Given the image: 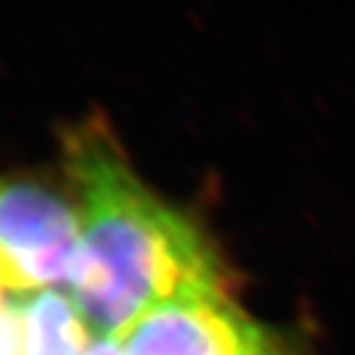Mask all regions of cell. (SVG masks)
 <instances>
[{"instance_id": "8992f818", "label": "cell", "mask_w": 355, "mask_h": 355, "mask_svg": "<svg viewBox=\"0 0 355 355\" xmlns=\"http://www.w3.org/2000/svg\"><path fill=\"white\" fill-rule=\"evenodd\" d=\"M86 355H124L118 336H96Z\"/></svg>"}, {"instance_id": "277c9868", "label": "cell", "mask_w": 355, "mask_h": 355, "mask_svg": "<svg viewBox=\"0 0 355 355\" xmlns=\"http://www.w3.org/2000/svg\"><path fill=\"white\" fill-rule=\"evenodd\" d=\"M24 355H86L88 323L73 297L37 289L15 297Z\"/></svg>"}, {"instance_id": "7a4b0ae2", "label": "cell", "mask_w": 355, "mask_h": 355, "mask_svg": "<svg viewBox=\"0 0 355 355\" xmlns=\"http://www.w3.org/2000/svg\"><path fill=\"white\" fill-rule=\"evenodd\" d=\"M78 206L35 178L0 180V287L13 293L69 283L80 250Z\"/></svg>"}, {"instance_id": "6da1fadb", "label": "cell", "mask_w": 355, "mask_h": 355, "mask_svg": "<svg viewBox=\"0 0 355 355\" xmlns=\"http://www.w3.org/2000/svg\"><path fill=\"white\" fill-rule=\"evenodd\" d=\"M60 141L82 218L69 287L96 336H122L178 295L223 291L212 246L139 180L103 114L64 126Z\"/></svg>"}, {"instance_id": "5b68a950", "label": "cell", "mask_w": 355, "mask_h": 355, "mask_svg": "<svg viewBox=\"0 0 355 355\" xmlns=\"http://www.w3.org/2000/svg\"><path fill=\"white\" fill-rule=\"evenodd\" d=\"M0 355H24L15 297H5L3 293H0Z\"/></svg>"}, {"instance_id": "3957f363", "label": "cell", "mask_w": 355, "mask_h": 355, "mask_svg": "<svg viewBox=\"0 0 355 355\" xmlns=\"http://www.w3.org/2000/svg\"><path fill=\"white\" fill-rule=\"evenodd\" d=\"M118 338L124 355H281L270 334L225 291L167 300Z\"/></svg>"}]
</instances>
